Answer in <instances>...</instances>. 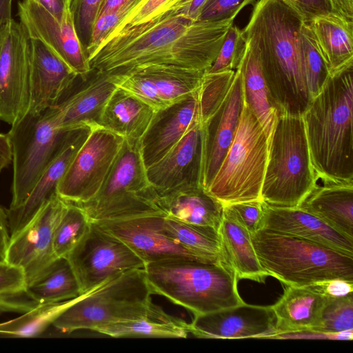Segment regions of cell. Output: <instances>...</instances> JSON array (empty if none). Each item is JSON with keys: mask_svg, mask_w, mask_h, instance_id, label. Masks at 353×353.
Returning a JSON list of instances; mask_svg holds the SVG:
<instances>
[{"mask_svg": "<svg viewBox=\"0 0 353 353\" xmlns=\"http://www.w3.org/2000/svg\"><path fill=\"white\" fill-rule=\"evenodd\" d=\"M233 22L194 21L177 14L125 28L101 43L89 57L90 67L111 75L152 65L206 71Z\"/></svg>", "mask_w": 353, "mask_h": 353, "instance_id": "6da1fadb", "label": "cell"}, {"mask_svg": "<svg viewBox=\"0 0 353 353\" xmlns=\"http://www.w3.org/2000/svg\"><path fill=\"white\" fill-rule=\"evenodd\" d=\"M304 22L281 0H259L242 30L259 59L271 103L279 113L302 116L312 100L301 41Z\"/></svg>", "mask_w": 353, "mask_h": 353, "instance_id": "7a4b0ae2", "label": "cell"}, {"mask_svg": "<svg viewBox=\"0 0 353 353\" xmlns=\"http://www.w3.org/2000/svg\"><path fill=\"white\" fill-rule=\"evenodd\" d=\"M353 63L332 73L303 114L316 179L353 183Z\"/></svg>", "mask_w": 353, "mask_h": 353, "instance_id": "3957f363", "label": "cell"}, {"mask_svg": "<svg viewBox=\"0 0 353 353\" xmlns=\"http://www.w3.org/2000/svg\"><path fill=\"white\" fill-rule=\"evenodd\" d=\"M152 294L165 296L194 316L241 305L239 279L225 263L174 260L145 265Z\"/></svg>", "mask_w": 353, "mask_h": 353, "instance_id": "277c9868", "label": "cell"}, {"mask_svg": "<svg viewBox=\"0 0 353 353\" xmlns=\"http://www.w3.org/2000/svg\"><path fill=\"white\" fill-rule=\"evenodd\" d=\"M262 268L285 285L332 279L353 281V256L306 239L266 229L251 234Z\"/></svg>", "mask_w": 353, "mask_h": 353, "instance_id": "5b68a950", "label": "cell"}, {"mask_svg": "<svg viewBox=\"0 0 353 353\" xmlns=\"http://www.w3.org/2000/svg\"><path fill=\"white\" fill-rule=\"evenodd\" d=\"M316 184L301 116L277 112L261 192L268 205L297 208Z\"/></svg>", "mask_w": 353, "mask_h": 353, "instance_id": "8992f818", "label": "cell"}, {"mask_svg": "<svg viewBox=\"0 0 353 353\" xmlns=\"http://www.w3.org/2000/svg\"><path fill=\"white\" fill-rule=\"evenodd\" d=\"M152 294L145 270H129L81 295L52 325L63 333L94 331L105 324L154 315L163 310L152 302Z\"/></svg>", "mask_w": 353, "mask_h": 353, "instance_id": "52a82bcc", "label": "cell"}, {"mask_svg": "<svg viewBox=\"0 0 353 353\" xmlns=\"http://www.w3.org/2000/svg\"><path fill=\"white\" fill-rule=\"evenodd\" d=\"M268 148L266 132L243 103L233 141L207 192L223 206L261 200Z\"/></svg>", "mask_w": 353, "mask_h": 353, "instance_id": "ba28073f", "label": "cell"}, {"mask_svg": "<svg viewBox=\"0 0 353 353\" xmlns=\"http://www.w3.org/2000/svg\"><path fill=\"white\" fill-rule=\"evenodd\" d=\"M55 117V106L38 113L28 111L11 125L8 135L12 148L13 178L8 209L24 202L65 144L72 130L57 128Z\"/></svg>", "mask_w": 353, "mask_h": 353, "instance_id": "9c48e42d", "label": "cell"}, {"mask_svg": "<svg viewBox=\"0 0 353 353\" xmlns=\"http://www.w3.org/2000/svg\"><path fill=\"white\" fill-rule=\"evenodd\" d=\"M139 141L124 139L99 192L90 201L77 204L91 221L162 212L151 198L150 185L141 157Z\"/></svg>", "mask_w": 353, "mask_h": 353, "instance_id": "30bf717a", "label": "cell"}, {"mask_svg": "<svg viewBox=\"0 0 353 353\" xmlns=\"http://www.w3.org/2000/svg\"><path fill=\"white\" fill-rule=\"evenodd\" d=\"M124 138L95 125L81 145L57 187L66 202L83 204L92 200L105 182Z\"/></svg>", "mask_w": 353, "mask_h": 353, "instance_id": "8fae6325", "label": "cell"}, {"mask_svg": "<svg viewBox=\"0 0 353 353\" xmlns=\"http://www.w3.org/2000/svg\"><path fill=\"white\" fill-rule=\"evenodd\" d=\"M66 259L76 274L82 294L125 272L145 267L143 261L128 245L93 221Z\"/></svg>", "mask_w": 353, "mask_h": 353, "instance_id": "7c38bea8", "label": "cell"}, {"mask_svg": "<svg viewBox=\"0 0 353 353\" xmlns=\"http://www.w3.org/2000/svg\"><path fill=\"white\" fill-rule=\"evenodd\" d=\"M30 37L11 19L0 27V120L12 125L28 111Z\"/></svg>", "mask_w": 353, "mask_h": 353, "instance_id": "4fadbf2b", "label": "cell"}, {"mask_svg": "<svg viewBox=\"0 0 353 353\" xmlns=\"http://www.w3.org/2000/svg\"><path fill=\"white\" fill-rule=\"evenodd\" d=\"M66 205L58 195L53 196L27 225L10 236L4 261L23 269L27 286L46 274L57 259L53 237Z\"/></svg>", "mask_w": 353, "mask_h": 353, "instance_id": "5bb4252c", "label": "cell"}, {"mask_svg": "<svg viewBox=\"0 0 353 353\" xmlns=\"http://www.w3.org/2000/svg\"><path fill=\"white\" fill-rule=\"evenodd\" d=\"M164 216L163 212H154L93 222L123 242L145 265L174 260L214 263L188 250L165 234L161 228Z\"/></svg>", "mask_w": 353, "mask_h": 353, "instance_id": "9a60e30c", "label": "cell"}, {"mask_svg": "<svg viewBox=\"0 0 353 353\" xmlns=\"http://www.w3.org/2000/svg\"><path fill=\"white\" fill-rule=\"evenodd\" d=\"M18 16L30 38L43 43L79 77L86 79L92 68L77 37L70 10L59 22L33 0H23L18 2Z\"/></svg>", "mask_w": 353, "mask_h": 353, "instance_id": "2e32d148", "label": "cell"}, {"mask_svg": "<svg viewBox=\"0 0 353 353\" xmlns=\"http://www.w3.org/2000/svg\"><path fill=\"white\" fill-rule=\"evenodd\" d=\"M243 106L240 68L236 70L230 88L219 108L202 124L200 185L209 187L235 136Z\"/></svg>", "mask_w": 353, "mask_h": 353, "instance_id": "e0dca14e", "label": "cell"}, {"mask_svg": "<svg viewBox=\"0 0 353 353\" xmlns=\"http://www.w3.org/2000/svg\"><path fill=\"white\" fill-rule=\"evenodd\" d=\"M190 333L204 339H273L279 332L272 306L244 303L194 316Z\"/></svg>", "mask_w": 353, "mask_h": 353, "instance_id": "ac0fdd59", "label": "cell"}, {"mask_svg": "<svg viewBox=\"0 0 353 353\" xmlns=\"http://www.w3.org/2000/svg\"><path fill=\"white\" fill-rule=\"evenodd\" d=\"M78 75L52 50L30 38V99L28 111L56 106L70 91Z\"/></svg>", "mask_w": 353, "mask_h": 353, "instance_id": "d6986e66", "label": "cell"}, {"mask_svg": "<svg viewBox=\"0 0 353 353\" xmlns=\"http://www.w3.org/2000/svg\"><path fill=\"white\" fill-rule=\"evenodd\" d=\"M198 90L155 112L139 141L146 169L161 160L200 119Z\"/></svg>", "mask_w": 353, "mask_h": 353, "instance_id": "ffe728a7", "label": "cell"}, {"mask_svg": "<svg viewBox=\"0 0 353 353\" xmlns=\"http://www.w3.org/2000/svg\"><path fill=\"white\" fill-rule=\"evenodd\" d=\"M201 156L202 124L199 119L161 160L146 169L150 186L166 190L183 184L200 185Z\"/></svg>", "mask_w": 353, "mask_h": 353, "instance_id": "44dd1931", "label": "cell"}, {"mask_svg": "<svg viewBox=\"0 0 353 353\" xmlns=\"http://www.w3.org/2000/svg\"><path fill=\"white\" fill-rule=\"evenodd\" d=\"M150 193L153 203L165 216L219 231L224 206L199 184H183L166 190L150 186Z\"/></svg>", "mask_w": 353, "mask_h": 353, "instance_id": "7402d4cb", "label": "cell"}, {"mask_svg": "<svg viewBox=\"0 0 353 353\" xmlns=\"http://www.w3.org/2000/svg\"><path fill=\"white\" fill-rule=\"evenodd\" d=\"M91 126L71 130L63 148L39 178L27 199L19 207L7 210L10 236L21 230L53 196L77 151L88 137Z\"/></svg>", "mask_w": 353, "mask_h": 353, "instance_id": "603a6c76", "label": "cell"}, {"mask_svg": "<svg viewBox=\"0 0 353 353\" xmlns=\"http://www.w3.org/2000/svg\"><path fill=\"white\" fill-rule=\"evenodd\" d=\"M261 229L294 236L353 256V240L299 208L275 207L263 202Z\"/></svg>", "mask_w": 353, "mask_h": 353, "instance_id": "cb8c5ba5", "label": "cell"}, {"mask_svg": "<svg viewBox=\"0 0 353 353\" xmlns=\"http://www.w3.org/2000/svg\"><path fill=\"white\" fill-rule=\"evenodd\" d=\"M93 70L94 76L84 86L68 92L55 106L57 128L70 130L99 125L104 107L117 86L110 74Z\"/></svg>", "mask_w": 353, "mask_h": 353, "instance_id": "d4e9b609", "label": "cell"}, {"mask_svg": "<svg viewBox=\"0 0 353 353\" xmlns=\"http://www.w3.org/2000/svg\"><path fill=\"white\" fill-rule=\"evenodd\" d=\"M322 182L297 208L353 240V183Z\"/></svg>", "mask_w": 353, "mask_h": 353, "instance_id": "484cf974", "label": "cell"}, {"mask_svg": "<svg viewBox=\"0 0 353 353\" xmlns=\"http://www.w3.org/2000/svg\"><path fill=\"white\" fill-rule=\"evenodd\" d=\"M326 299L309 286L286 285L281 297L271 305L278 334L312 330L318 323Z\"/></svg>", "mask_w": 353, "mask_h": 353, "instance_id": "4316f807", "label": "cell"}, {"mask_svg": "<svg viewBox=\"0 0 353 353\" xmlns=\"http://www.w3.org/2000/svg\"><path fill=\"white\" fill-rule=\"evenodd\" d=\"M156 111L117 87L106 103L99 125L131 141H140Z\"/></svg>", "mask_w": 353, "mask_h": 353, "instance_id": "83f0119b", "label": "cell"}, {"mask_svg": "<svg viewBox=\"0 0 353 353\" xmlns=\"http://www.w3.org/2000/svg\"><path fill=\"white\" fill-rule=\"evenodd\" d=\"M307 23L330 74L353 63V19L342 14H330Z\"/></svg>", "mask_w": 353, "mask_h": 353, "instance_id": "f1b7e54d", "label": "cell"}, {"mask_svg": "<svg viewBox=\"0 0 353 353\" xmlns=\"http://www.w3.org/2000/svg\"><path fill=\"white\" fill-rule=\"evenodd\" d=\"M219 233L227 261L237 279L264 282L269 274L259 261L251 234L225 206Z\"/></svg>", "mask_w": 353, "mask_h": 353, "instance_id": "f546056e", "label": "cell"}, {"mask_svg": "<svg viewBox=\"0 0 353 353\" xmlns=\"http://www.w3.org/2000/svg\"><path fill=\"white\" fill-rule=\"evenodd\" d=\"M239 68L241 74L243 103L252 110L270 139L277 111L271 103L259 59L247 41Z\"/></svg>", "mask_w": 353, "mask_h": 353, "instance_id": "4dcf8cb0", "label": "cell"}, {"mask_svg": "<svg viewBox=\"0 0 353 353\" xmlns=\"http://www.w3.org/2000/svg\"><path fill=\"white\" fill-rule=\"evenodd\" d=\"M94 331L114 338H187L190 323L163 310L154 315L105 324Z\"/></svg>", "mask_w": 353, "mask_h": 353, "instance_id": "1f68e13d", "label": "cell"}, {"mask_svg": "<svg viewBox=\"0 0 353 353\" xmlns=\"http://www.w3.org/2000/svg\"><path fill=\"white\" fill-rule=\"evenodd\" d=\"M134 72L150 79L161 97L170 105L196 92L201 85L205 70L152 65L131 72Z\"/></svg>", "mask_w": 353, "mask_h": 353, "instance_id": "d6a6232c", "label": "cell"}, {"mask_svg": "<svg viewBox=\"0 0 353 353\" xmlns=\"http://www.w3.org/2000/svg\"><path fill=\"white\" fill-rule=\"evenodd\" d=\"M161 228L165 234L197 255L214 263L230 266L214 228L185 223L163 216Z\"/></svg>", "mask_w": 353, "mask_h": 353, "instance_id": "836d02e7", "label": "cell"}, {"mask_svg": "<svg viewBox=\"0 0 353 353\" xmlns=\"http://www.w3.org/2000/svg\"><path fill=\"white\" fill-rule=\"evenodd\" d=\"M26 292L39 304L61 302L82 295L76 274L66 258H57L46 274L26 287Z\"/></svg>", "mask_w": 353, "mask_h": 353, "instance_id": "e575fe53", "label": "cell"}, {"mask_svg": "<svg viewBox=\"0 0 353 353\" xmlns=\"http://www.w3.org/2000/svg\"><path fill=\"white\" fill-rule=\"evenodd\" d=\"M79 297L61 302L40 304L15 319L0 323V334L22 338L37 336L52 325L58 315Z\"/></svg>", "mask_w": 353, "mask_h": 353, "instance_id": "d590c367", "label": "cell"}, {"mask_svg": "<svg viewBox=\"0 0 353 353\" xmlns=\"http://www.w3.org/2000/svg\"><path fill=\"white\" fill-rule=\"evenodd\" d=\"M91 221L77 204L67 202L56 227L53 250L57 258H66L88 231Z\"/></svg>", "mask_w": 353, "mask_h": 353, "instance_id": "8d00e7d4", "label": "cell"}, {"mask_svg": "<svg viewBox=\"0 0 353 353\" xmlns=\"http://www.w3.org/2000/svg\"><path fill=\"white\" fill-rule=\"evenodd\" d=\"M301 41L307 85L313 99L323 88L330 73L314 34L305 22L302 26Z\"/></svg>", "mask_w": 353, "mask_h": 353, "instance_id": "74e56055", "label": "cell"}, {"mask_svg": "<svg viewBox=\"0 0 353 353\" xmlns=\"http://www.w3.org/2000/svg\"><path fill=\"white\" fill-rule=\"evenodd\" d=\"M236 70L205 72L198 90L199 117L203 124L219 108L233 81Z\"/></svg>", "mask_w": 353, "mask_h": 353, "instance_id": "f35d334b", "label": "cell"}, {"mask_svg": "<svg viewBox=\"0 0 353 353\" xmlns=\"http://www.w3.org/2000/svg\"><path fill=\"white\" fill-rule=\"evenodd\" d=\"M191 1L192 0H145L105 39L114 37L123 29L154 21L169 15L180 14Z\"/></svg>", "mask_w": 353, "mask_h": 353, "instance_id": "ab89813d", "label": "cell"}, {"mask_svg": "<svg viewBox=\"0 0 353 353\" xmlns=\"http://www.w3.org/2000/svg\"><path fill=\"white\" fill-rule=\"evenodd\" d=\"M353 329V293L327 297L317 325L308 331L336 333Z\"/></svg>", "mask_w": 353, "mask_h": 353, "instance_id": "60d3db41", "label": "cell"}, {"mask_svg": "<svg viewBox=\"0 0 353 353\" xmlns=\"http://www.w3.org/2000/svg\"><path fill=\"white\" fill-rule=\"evenodd\" d=\"M246 48L243 30L232 25L225 37L219 52L210 68L205 72L214 73L239 68Z\"/></svg>", "mask_w": 353, "mask_h": 353, "instance_id": "b9f144b4", "label": "cell"}, {"mask_svg": "<svg viewBox=\"0 0 353 353\" xmlns=\"http://www.w3.org/2000/svg\"><path fill=\"white\" fill-rule=\"evenodd\" d=\"M105 0H71L70 10L80 43L87 54L94 24ZM88 55V54H87Z\"/></svg>", "mask_w": 353, "mask_h": 353, "instance_id": "7bdbcfd3", "label": "cell"}, {"mask_svg": "<svg viewBox=\"0 0 353 353\" xmlns=\"http://www.w3.org/2000/svg\"><path fill=\"white\" fill-rule=\"evenodd\" d=\"M111 76L117 87L132 94L150 105L156 112L170 106L161 97L154 83L142 74L134 72L125 74Z\"/></svg>", "mask_w": 353, "mask_h": 353, "instance_id": "ee69618b", "label": "cell"}, {"mask_svg": "<svg viewBox=\"0 0 353 353\" xmlns=\"http://www.w3.org/2000/svg\"><path fill=\"white\" fill-rule=\"evenodd\" d=\"M296 11L305 23L330 14H344L338 0H281ZM346 16V15H345Z\"/></svg>", "mask_w": 353, "mask_h": 353, "instance_id": "f6af8a7d", "label": "cell"}, {"mask_svg": "<svg viewBox=\"0 0 353 353\" xmlns=\"http://www.w3.org/2000/svg\"><path fill=\"white\" fill-rule=\"evenodd\" d=\"M256 0H207L197 21H219L234 19L239 12Z\"/></svg>", "mask_w": 353, "mask_h": 353, "instance_id": "bcb514c9", "label": "cell"}, {"mask_svg": "<svg viewBox=\"0 0 353 353\" xmlns=\"http://www.w3.org/2000/svg\"><path fill=\"white\" fill-rule=\"evenodd\" d=\"M225 207L232 212L239 223L250 234L261 229L263 216V201L262 200L239 202L227 205Z\"/></svg>", "mask_w": 353, "mask_h": 353, "instance_id": "7dc6e473", "label": "cell"}, {"mask_svg": "<svg viewBox=\"0 0 353 353\" xmlns=\"http://www.w3.org/2000/svg\"><path fill=\"white\" fill-rule=\"evenodd\" d=\"M145 0H105L100 15L102 27L114 29ZM99 15V16H100Z\"/></svg>", "mask_w": 353, "mask_h": 353, "instance_id": "c3c4849f", "label": "cell"}, {"mask_svg": "<svg viewBox=\"0 0 353 353\" xmlns=\"http://www.w3.org/2000/svg\"><path fill=\"white\" fill-rule=\"evenodd\" d=\"M27 287L25 273L19 266L0 261V294L20 293Z\"/></svg>", "mask_w": 353, "mask_h": 353, "instance_id": "681fc988", "label": "cell"}, {"mask_svg": "<svg viewBox=\"0 0 353 353\" xmlns=\"http://www.w3.org/2000/svg\"><path fill=\"white\" fill-rule=\"evenodd\" d=\"M39 305L30 298L26 291L0 294V314L9 312L23 314L36 308Z\"/></svg>", "mask_w": 353, "mask_h": 353, "instance_id": "f907efd6", "label": "cell"}, {"mask_svg": "<svg viewBox=\"0 0 353 353\" xmlns=\"http://www.w3.org/2000/svg\"><path fill=\"white\" fill-rule=\"evenodd\" d=\"M306 286L327 297H340L353 293V281L344 279H328Z\"/></svg>", "mask_w": 353, "mask_h": 353, "instance_id": "816d5d0a", "label": "cell"}, {"mask_svg": "<svg viewBox=\"0 0 353 353\" xmlns=\"http://www.w3.org/2000/svg\"><path fill=\"white\" fill-rule=\"evenodd\" d=\"M48 12L58 21L61 22L70 11L71 0H33Z\"/></svg>", "mask_w": 353, "mask_h": 353, "instance_id": "f5cc1de1", "label": "cell"}, {"mask_svg": "<svg viewBox=\"0 0 353 353\" xmlns=\"http://www.w3.org/2000/svg\"><path fill=\"white\" fill-rule=\"evenodd\" d=\"M10 236L7 210L0 205V261H4Z\"/></svg>", "mask_w": 353, "mask_h": 353, "instance_id": "db71d44e", "label": "cell"}, {"mask_svg": "<svg viewBox=\"0 0 353 353\" xmlns=\"http://www.w3.org/2000/svg\"><path fill=\"white\" fill-rule=\"evenodd\" d=\"M12 160V148L8 134L0 133V172Z\"/></svg>", "mask_w": 353, "mask_h": 353, "instance_id": "11a10c76", "label": "cell"}, {"mask_svg": "<svg viewBox=\"0 0 353 353\" xmlns=\"http://www.w3.org/2000/svg\"><path fill=\"white\" fill-rule=\"evenodd\" d=\"M206 1L207 0H192L190 4L180 14L192 20L197 21Z\"/></svg>", "mask_w": 353, "mask_h": 353, "instance_id": "9f6ffc18", "label": "cell"}, {"mask_svg": "<svg viewBox=\"0 0 353 353\" xmlns=\"http://www.w3.org/2000/svg\"><path fill=\"white\" fill-rule=\"evenodd\" d=\"M12 1L0 0V27L12 19Z\"/></svg>", "mask_w": 353, "mask_h": 353, "instance_id": "6f0895ef", "label": "cell"}, {"mask_svg": "<svg viewBox=\"0 0 353 353\" xmlns=\"http://www.w3.org/2000/svg\"><path fill=\"white\" fill-rule=\"evenodd\" d=\"M344 14L353 19V0H338Z\"/></svg>", "mask_w": 353, "mask_h": 353, "instance_id": "680465c9", "label": "cell"}]
</instances>
